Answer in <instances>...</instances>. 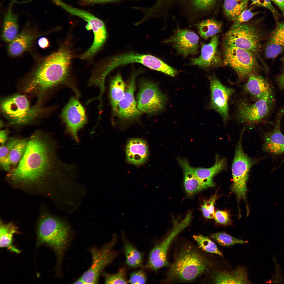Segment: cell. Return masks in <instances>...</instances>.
Instances as JSON below:
<instances>
[{
  "label": "cell",
  "mask_w": 284,
  "mask_h": 284,
  "mask_svg": "<svg viewBox=\"0 0 284 284\" xmlns=\"http://www.w3.org/2000/svg\"><path fill=\"white\" fill-rule=\"evenodd\" d=\"M57 144L52 135L40 130L28 138L25 153L7 177L14 182L43 181L59 174L65 165L58 157Z\"/></svg>",
  "instance_id": "6da1fadb"
},
{
  "label": "cell",
  "mask_w": 284,
  "mask_h": 284,
  "mask_svg": "<svg viewBox=\"0 0 284 284\" xmlns=\"http://www.w3.org/2000/svg\"><path fill=\"white\" fill-rule=\"evenodd\" d=\"M72 57L71 51L65 47L46 57L30 76L26 90L42 94L64 82L68 76Z\"/></svg>",
  "instance_id": "7a4b0ae2"
},
{
  "label": "cell",
  "mask_w": 284,
  "mask_h": 284,
  "mask_svg": "<svg viewBox=\"0 0 284 284\" xmlns=\"http://www.w3.org/2000/svg\"><path fill=\"white\" fill-rule=\"evenodd\" d=\"M209 261L199 251L191 247L182 250L171 265L167 276L171 282L193 281L208 269Z\"/></svg>",
  "instance_id": "3957f363"
},
{
  "label": "cell",
  "mask_w": 284,
  "mask_h": 284,
  "mask_svg": "<svg viewBox=\"0 0 284 284\" xmlns=\"http://www.w3.org/2000/svg\"><path fill=\"white\" fill-rule=\"evenodd\" d=\"M69 229L65 223L54 217L46 216L42 218L38 225V242L49 246L61 257L67 244Z\"/></svg>",
  "instance_id": "277c9868"
},
{
  "label": "cell",
  "mask_w": 284,
  "mask_h": 284,
  "mask_svg": "<svg viewBox=\"0 0 284 284\" xmlns=\"http://www.w3.org/2000/svg\"><path fill=\"white\" fill-rule=\"evenodd\" d=\"M262 34L254 24L244 23L232 26L224 37V46L245 49L257 56L261 49Z\"/></svg>",
  "instance_id": "5b68a950"
},
{
  "label": "cell",
  "mask_w": 284,
  "mask_h": 284,
  "mask_svg": "<svg viewBox=\"0 0 284 284\" xmlns=\"http://www.w3.org/2000/svg\"><path fill=\"white\" fill-rule=\"evenodd\" d=\"M117 240V235L114 234L109 241L101 248L94 247L90 250L92 264L89 268L81 276L85 284L97 283L103 270L117 257L119 252L113 249Z\"/></svg>",
  "instance_id": "8992f818"
},
{
  "label": "cell",
  "mask_w": 284,
  "mask_h": 284,
  "mask_svg": "<svg viewBox=\"0 0 284 284\" xmlns=\"http://www.w3.org/2000/svg\"><path fill=\"white\" fill-rule=\"evenodd\" d=\"M256 56L245 49L224 46L223 63L232 68L240 79L248 77L258 69Z\"/></svg>",
  "instance_id": "52a82bcc"
},
{
  "label": "cell",
  "mask_w": 284,
  "mask_h": 284,
  "mask_svg": "<svg viewBox=\"0 0 284 284\" xmlns=\"http://www.w3.org/2000/svg\"><path fill=\"white\" fill-rule=\"evenodd\" d=\"M1 108L11 123L17 125L31 122L41 110L38 107H31L26 97L19 94H15L3 99Z\"/></svg>",
  "instance_id": "ba28073f"
},
{
  "label": "cell",
  "mask_w": 284,
  "mask_h": 284,
  "mask_svg": "<svg viewBox=\"0 0 284 284\" xmlns=\"http://www.w3.org/2000/svg\"><path fill=\"white\" fill-rule=\"evenodd\" d=\"M138 63L151 69L174 77L177 71L160 59L150 54L133 53H124L112 57L107 61L106 67L111 71L119 66L130 63Z\"/></svg>",
  "instance_id": "9c48e42d"
},
{
  "label": "cell",
  "mask_w": 284,
  "mask_h": 284,
  "mask_svg": "<svg viewBox=\"0 0 284 284\" xmlns=\"http://www.w3.org/2000/svg\"><path fill=\"white\" fill-rule=\"evenodd\" d=\"M167 99L155 83L145 81L139 87L137 96V107L141 113L153 114L164 109Z\"/></svg>",
  "instance_id": "30bf717a"
},
{
  "label": "cell",
  "mask_w": 284,
  "mask_h": 284,
  "mask_svg": "<svg viewBox=\"0 0 284 284\" xmlns=\"http://www.w3.org/2000/svg\"><path fill=\"white\" fill-rule=\"evenodd\" d=\"M241 137L236 148L232 168L233 182L232 190L239 199L245 198L248 172L253 164L252 160L243 150Z\"/></svg>",
  "instance_id": "8fae6325"
},
{
  "label": "cell",
  "mask_w": 284,
  "mask_h": 284,
  "mask_svg": "<svg viewBox=\"0 0 284 284\" xmlns=\"http://www.w3.org/2000/svg\"><path fill=\"white\" fill-rule=\"evenodd\" d=\"M190 220V218L186 216L180 222L175 221L170 234L161 242L155 246L150 252L145 268L156 271L168 265L167 255L170 244L176 235L187 226Z\"/></svg>",
  "instance_id": "7c38bea8"
},
{
  "label": "cell",
  "mask_w": 284,
  "mask_h": 284,
  "mask_svg": "<svg viewBox=\"0 0 284 284\" xmlns=\"http://www.w3.org/2000/svg\"><path fill=\"white\" fill-rule=\"evenodd\" d=\"M273 101L272 93L266 95L252 104L241 101L237 108L238 120L251 124L261 122L269 113Z\"/></svg>",
  "instance_id": "4fadbf2b"
},
{
  "label": "cell",
  "mask_w": 284,
  "mask_h": 284,
  "mask_svg": "<svg viewBox=\"0 0 284 284\" xmlns=\"http://www.w3.org/2000/svg\"><path fill=\"white\" fill-rule=\"evenodd\" d=\"M61 118L65 124L67 132L77 142H79L78 131L87 122L83 107L79 101L72 98L63 108Z\"/></svg>",
  "instance_id": "5bb4252c"
},
{
  "label": "cell",
  "mask_w": 284,
  "mask_h": 284,
  "mask_svg": "<svg viewBox=\"0 0 284 284\" xmlns=\"http://www.w3.org/2000/svg\"><path fill=\"white\" fill-rule=\"evenodd\" d=\"M208 77L211 92L210 108L218 112L226 122L229 118L228 100L234 90L223 85L215 76L212 75Z\"/></svg>",
  "instance_id": "9a60e30c"
},
{
  "label": "cell",
  "mask_w": 284,
  "mask_h": 284,
  "mask_svg": "<svg viewBox=\"0 0 284 284\" xmlns=\"http://www.w3.org/2000/svg\"><path fill=\"white\" fill-rule=\"evenodd\" d=\"M199 39L198 36L194 32L178 28L173 35L164 42L171 43L178 53L185 57L197 53Z\"/></svg>",
  "instance_id": "2e32d148"
},
{
  "label": "cell",
  "mask_w": 284,
  "mask_h": 284,
  "mask_svg": "<svg viewBox=\"0 0 284 284\" xmlns=\"http://www.w3.org/2000/svg\"><path fill=\"white\" fill-rule=\"evenodd\" d=\"M218 38L216 35L211 37L208 43L201 42L200 55L192 59L190 64L204 69L221 65L223 63V60L218 49Z\"/></svg>",
  "instance_id": "e0dca14e"
},
{
  "label": "cell",
  "mask_w": 284,
  "mask_h": 284,
  "mask_svg": "<svg viewBox=\"0 0 284 284\" xmlns=\"http://www.w3.org/2000/svg\"><path fill=\"white\" fill-rule=\"evenodd\" d=\"M136 76L134 74L131 78L125 88L124 96L119 103L117 114L122 119H134L141 113L138 109L134 96Z\"/></svg>",
  "instance_id": "ac0fdd59"
},
{
  "label": "cell",
  "mask_w": 284,
  "mask_h": 284,
  "mask_svg": "<svg viewBox=\"0 0 284 284\" xmlns=\"http://www.w3.org/2000/svg\"><path fill=\"white\" fill-rule=\"evenodd\" d=\"M284 113V109L280 110L276 116L273 130L264 135L263 149L265 152L277 155L284 152V135L280 128L281 120Z\"/></svg>",
  "instance_id": "d6986e66"
},
{
  "label": "cell",
  "mask_w": 284,
  "mask_h": 284,
  "mask_svg": "<svg viewBox=\"0 0 284 284\" xmlns=\"http://www.w3.org/2000/svg\"><path fill=\"white\" fill-rule=\"evenodd\" d=\"M126 153L128 162L136 165L144 164L149 156L146 143L139 138H132L128 140L126 145Z\"/></svg>",
  "instance_id": "ffe728a7"
},
{
  "label": "cell",
  "mask_w": 284,
  "mask_h": 284,
  "mask_svg": "<svg viewBox=\"0 0 284 284\" xmlns=\"http://www.w3.org/2000/svg\"><path fill=\"white\" fill-rule=\"evenodd\" d=\"M177 160L183 172L184 186L188 194L192 195L208 188L196 175L187 160L179 158Z\"/></svg>",
  "instance_id": "44dd1931"
},
{
  "label": "cell",
  "mask_w": 284,
  "mask_h": 284,
  "mask_svg": "<svg viewBox=\"0 0 284 284\" xmlns=\"http://www.w3.org/2000/svg\"><path fill=\"white\" fill-rule=\"evenodd\" d=\"M248 78L244 89L253 98L258 100L272 93L270 84L261 76L255 73L250 75Z\"/></svg>",
  "instance_id": "7402d4cb"
},
{
  "label": "cell",
  "mask_w": 284,
  "mask_h": 284,
  "mask_svg": "<svg viewBox=\"0 0 284 284\" xmlns=\"http://www.w3.org/2000/svg\"><path fill=\"white\" fill-rule=\"evenodd\" d=\"M27 26L9 43L7 47L9 55L13 57L19 56L31 48L35 37L31 32V29Z\"/></svg>",
  "instance_id": "603a6c76"
},
{
  "label": "cell",
  "mask_w": 284,
  "mask_h": 284,
  "mask_svg": "<svg viewBox=\"0 0 284 284\" xmlns=\"http://www.w3.org/2000/svg\"><path fill=\"white\" fill-rule=\"evenodd\" d=\"M11 1L6 12L3 16L1 36L5 42L9 43L17 36L19 15L13 12Z\"/></svg>",
  "instance_id": "cb8c5ba5"
},
{
  "label": "cell",
  "mask_w": 284,
  "mask_h": 284,
  "mask_svg": "<svg viewBox=\"0 0 284 284\" xmlns=\"http://www.w3.org/2000/svg\"><path fill=\"white\" fill-rule=\"evenodd\" d=\"M212 282L217 284L250 283L246 270L242 267L238 268L231 272H215L212 275Z\"/></svg>",
  "instance_id": "d4e9b609"
},
{
  "label": "cell",
  "mask_w": 284,
  "mask_h": 284,
  "mask_svg": "<svg viewBox=\"0 0 284 284\" xmlns=\"http://www.w3.org/2000/svg\"><path fill=\"white\" fill-rule=\"evenodd\" d=\"M226 164L224 159L217 157L214 164L210 168L193 167V169L196 175L209 188L215 186L213 181V177L224 168Z\"/></svg>",
  "instance_id": "484cf974"
},
{
  "label": "cell",
  "mask_w": 284,
  "mask_h": 284,
  "mask_svg": "<svg viewBox=\"0 0 284 284\" xmlns=\"http://www.w3.org/2000/svg\"><path fill=\"white\" fill-rule=\"evenodd\" d=\"M125 88V84L120 74H117L112 78L110 83L109 96L114 114H117L119 103L124 96Z\"/></svg>",
  "instance_id": "4316f807"
},
{
  "label": "cell",
  "mask_w": 284,
  "mask_h": 284,
  "mask_svg": "<svg viewBox=\"0 0 284 284\" xmlns=\"http://www.w3.org/2000/svg\"><path fill=\"white\" fill-rule=\"evenodd\" d=\"M17 227L12 222L6 224L1 222L0 226V246L6 247L11 251L19 253L21 251L12 245L14 234L18 232Z\"/></svg>",
  "instance_id": "83f0119b"
},
{
  "label": "cell",
  "mask_w": 284,
  "mask_h": 284,
  "mask_svg": "<svg viewBox=\"0 0 284 284\" xmlns=\"http://www.w3.org/2000/svg\"><path fill=\"white\" fill-rule=\"evenodd\" d=\"M122 236L126 264L133 268L141 266L143 261V254L128 242L123 233Z\"/></svg>",
  "instance_id": "f1b7e54d"
},
{
  "label": "cell",
  "mask_w": 284,
  "mask_h": 284,
  "mask_svg": "<svg viewBox=\"0 0 284 284\" xmlns=\"http://www.w3.org/2000/svg\"><path fill=\"white\" fill-rule=\"evenodd\" d=\"M201 37L206 39L220 32L222 23L215 19H207L199 22L195 24Z\"/></svg>",
  "instance_id": "f546056e"
},
{
  "label": "cell",
  "mask_w": 284,
  "mask_h": 284,
  "mask_svg": "<svg viewBox=\"0 0 284 284\" xmlns=\"http://www.w3.org/2000/svg\"><path fill=\"white\" fill-rule=\"evenodd\" d=\"M28 139V138L19 139L8 155L3 160H6L9 162L12 170L17 166L23 157L26 149Z\"/></svg>",
  "instance_id": "4dcf8cb0"
},
{
  "label": "cell",
  "mask_w": 284,
  "mask_h": 284,
  "mask_svg": "<svg viewBox=\"0 0 284 284\" xmlns=\"http://www.w3.org/2000/svg\"><path fill=\"white\" fill-rule=\"evenodd\" d=\"M249 0H224L225 13L231 20L234 21L246 8Z\"/></svg>",
  "instance_id": "1f68e13d"
},
{
  "label": "cell",
  "mask_w": 284,
  "mask_h": 284,
  "mask_svg": "<svg viewBox=\"0 0 284 284\" xmlns=\"http://www.w3.org/2000/svg\"><path fill=\"white\" fill-rule=\"evenodd\" d=\"M193 238L201 250L207 252L223 256L222 253L215 244L208 237L199 234L193 235Z\"/></svg>",
  "instance_id": "d6a6232c"
},
{
  "label": "cell",
  "mask_w": 284,
  "mask_h": 284,
  "mask_svg": "<svg viewBox=\"0 0 284 284\" xmlns=\"http://www.w3.org/2000/svg\"><path fill=\"white\" fill-rule=\"evenodd\" d=\"M211 238L220 245L224 246H229L239 244L247 242L244 241L234 237L223 232H219L212 234Z\"/></svg>",
  "instance_id": "836d02e7"
},
{
  "label": "cell",
  "mask_w": 284,
  "mask_h": 284,
  "mask_svg": "<svg viewBox=\"0 0 284 284\" xmlns=\"http://www.w3.org/2000/svg\"><path fill=\"white\" fill-rule=\"evenodd\" d=\"M103 275L105 284H128L129 282L127 279L125 267L120 268L115 273L111 274L104 272Z\"/></svg>",
  "instance_id": "e575fe53"
},
{
  "label": "cell",
  "mask_w": 284,
  "mask_h": 284,
  "mask_svg": "<svg viewBox=\"0 0 284 284\" xmlns=\"http://www.w3.org/2000/svg\"><path fill=\"white\" fill-rule=\"evenodd\" d=\"M216 193L208 200H204L201 207L203 215L209 219L214 217L215 214L214 204L217 198Z\"/></svg>",
  "instance_id": "d590c367"
},
{
  "label": "cell",
  "mask_w": 284,
  "mask_h": 284,
  "mask_svg": "<svg viewBox=\"0 0 284 284\" xmlns=\"http://www.w3.org/2000/svg\"><path fill=\"white\" fill-rule=\"evenodd\" d=\"M284 49V46L268 40L265 46L264 53L267 58H273L281 53Z\"/></svg>",
  "instance_id": "8d00e7d4"
},
{
  "label": "cell",
  "mask_w": 284,
  "mask_h": 284,
  "mask_svg": "<svg viewBox=\"0 0 284 284\" xmlns=\"http://www.w3.org/2000/svg\"><path fill=\"white\" fill-rule=\"evenodd\" d=\"M250 6H254L265 8L271 12L276 23L278 22L281 16L277 10L272 5L270 0H251Z\"/></svg>",
  "instance_id": "74e56055"
},
{
  "label": "cell",
  "mask_w": 284,
  "mask_h": 284,
  "mask_svg": "<svg viewBox=\"0 0 284 284\" xmlns=\"http://www.w3.org/2000/svg\"><path fill=\"white\" fill-rule=\"evenodd\" d=\"M269 40L284 46V22L277 23Z\"/></svg>",
  "instance_id": "f35d334b"
},
{
  "label": "cell",
  "mask_w": 284,
  "mask_h": 284,
  "mask_svg": "<svg viewBox=\"0 0 284 284\" xmlns=\"http://www.w3.org/2000/svg\"><path fill=\"white\" fill-rule=\"evenodd\" d=\"M217 0H192V6L198 11H208L214 6Z\"/></svg>",
  "instance_id": "ab89813d"
},
{
  "label": "cell",
  "mask_w": 284,
  "mask_h": 284,
  "mask_svg": "<svg viewBox=\"0 0 284 284\" xmlns=\"http://www.w3.org/2000/svg\"><path fill=\"white\" fill-rule=\"evenodd\" d=\"M251 6L249 8H246L242 12L234 21V23L232 26L237 25L247 22L254 16L260 13L259 12L252 11L255 6Z\"/></svg>",
  "instance_id": "60d3db41"
},
{
  "label": "cell",
  "mask_w": 284,
  "mask_h": 284,
  "mask_svg": "<svg viewBox=\"0 0 284 284\" xmlns=\"http://www.w3.org/2000/svg\"><path fill=\"white\" fill-rule=\"evenodd\" d=\"M19 139L14 137L9 138L6 143L0 147V162L8 155L11 150L18 141Z\"/></svg>",
  "instance_id": "b9f144b4"
},
{
  "label": "cell",
  "mask_w": 284,
  "mask_h": 284,
  "mask_svg": "<svg viewBox=\"0 0 284 284\" xmlns=\"http://www.w3.org/2000/svg\"><path fill=\"white\" fill-rule=\"evenodd\" d=\"M145 274L143 270L131 273L129 282L131 284H144L146 282Z\"/></svg>",
  "instance_id": "7bdbcfd3"
},
{
  "label": "cell",
  "mask_w": 284,
  "mask_h": 284,
  "mask_svg": "<svg viewBox=\"0 0 284 284\" xmlns=\"http://www.w3.org/2000/svg\"><path fill=\"white\" fill-rule=\"evenodd\" d=\"M214 217L216 222L224 225L229 224L230 222L229 214L227 211L218 210L215 213Z\"/></svg>",
  "instance_id": "ee69618b"
},
{
  "label": "cell",
  "mask_w": 284,
  "mask_h": 284,
  "mask_svg": "<svg viewBox=\"0 0 284 284\" xmlns=\"http://www.w3.org/2000/svg\"><path fill=\"white\" fill-rule=\"evenodd\" d=\"M282 63L281 71L277 79L278 84L280 87L284 90V57L281 59Z\"/></svg>",
  "instance_id": "f6af8a7d"
},
{
  "label": "cell",
  "mask_w": 284,
  "mask_h": 284,
  "mask_svg": "<svg viewBox=\"0 0 284 284\" xmlns=\"http://www.w3.org/2000/svg\"><path fill=\"white\" fill-rule=\"evenodd\" d=\"M9 132L7 129L1 130L0 131V143L1 145H4L9 138Z\"/></svg>",
  "instance_id": "bcb514c9"
},
{
  "label": "cell",
  "mask_w": 284,
  "mask_h": 284,
  "mask_svg": "<svg viewBox=\"0 0 284 284\" xmlns=\"http://www.w3.org/2000/svg\"><path fill=\"white\" fill-rule=\"evenodd\" d=\"M38 44L40 47L45 48L48 47L49 44L48 39L45 37L40 38L38 41Z\"/></svg>",
  "instance_id": "7dc6e473"
},
{
  "label": "cell",
  "mask_w": 284,
  "mask_h": 284,
  "mask_svg": "<svg viewBox=\"0 0 284 284\" xmlns=\"http://www.w3.org/2000/svg\"><path fill=\"white\" fill-rule=\"evenodd\" d=\"M279 8L282 13L284 19V0H270Z\"/></svg>",
  "instance_id": "c3c4849f"
},
{
  "label": "cell",
  "mask_w": 284,
  "mask_h": 284,
  "mask_svg": "<svg viewBox=\"0 0 284 284\" xmlns=\"http://www.w3.org/2000/svg\"><path fill=\"white\" fill-rule=\"evenodd\" d=\"M84 3H88L107 2L117 0H79Z\"/></svg>",
  "instance_id": "681fc988"
},
{
  "label": "cell",
  "mask_w": 284,
  "mask_h": 284,
  "mask_svg": "<svg viewBox=\"0 0 284 284\" xmlns=\"http://www.w3.org/2000/svg\"><path fill=\"white\" fill-rule=\"evenodd\" d=\"M170 0H158L153 7L154 8L156 9L157 8L162 5L163 3H164Z\"/></svg>",
  "instance_id": "f907efd6"
},
{
  "label": "cell",
  "mask_w": 284,
  "mask_h": 284,
  "mask_svg": "<svg viewBox=\"0 0 284 284\" xmlns=\"http://www.w3.org/2000/svg\"><path fill=\"white\" fill-rule=\"evenodd\" d=\"M74 284H85V282H84L81 277L77 279L74 283Z\"/></svg>",
  "instance_id": "816d5d0a"
},
{
  "label": "cell",
  "mask_w": 284,
  "mask_h": 284,
  "mask_svg": "<svg viewBox=\"0 0 284 284\" xmlns=\"http://www.w3.org/2000/svg\"><path fill=\"white\" fill-rule=\"evenodd\" d=\"M236 0L238 1H240L241 0Z\"/></svg>",
  "instance_id": "f5cc1de1"
},
{
  "label": "cell",
  "mask_w": 284,
  "mask_h": 284,
  "mask_svg": "<svg viewBox=\"0 0 284 284\" xmlns=\"http://www.w3.org/2000/svg\"></svg>",
  "instance_id": "db71d44e"
}]
</instances>
